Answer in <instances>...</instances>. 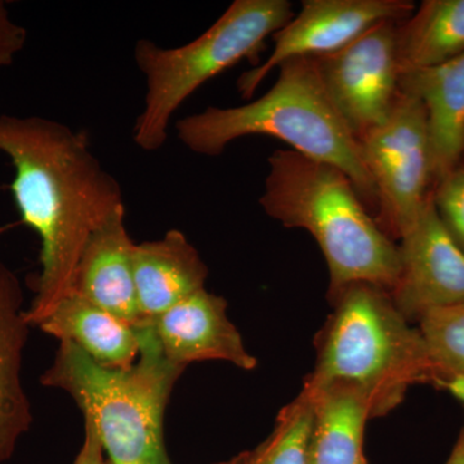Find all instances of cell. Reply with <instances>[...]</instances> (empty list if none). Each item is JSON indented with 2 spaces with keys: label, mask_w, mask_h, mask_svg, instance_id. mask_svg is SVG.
<instances>
[{
  "label": "cell",
  "mask_w": 464,
  "mask_h": 464,
  "mask_svg": "<svg viewBox=\"0 0 464 464\" xmlns=\"http://www.w3.org/2000/svg\"><path fill=\"white\" fill-rule=\"evenodd\" d=\"M259 204L285 227L313 235L328 265V293L353 283L390 293L398 282L399 244L382 230L340 168L277 150L268 158Z\"/></svg>",
  "instance_id": "obj_2"
},
{
  "label": "cell",
  "mask_w": 464,
  "mask_h": 464,
  "mask_svg": "<svg viewBox=\"0 0 464 464\" xmlns=\"http://www.w3.org/2000/svg\"><path fill=\"white\" fill-rule=\"evenodd\" d=\"M27 32L11 18L7 5L0 0V69L14 65V58L25 47Z\"/></svg>",
  "instance_id": "obj_22"
},
{
  "label": "cell",
  "mask_w": 464,
  "mask_h": 464,
  "mask_svg": "<svg viewBox=\"0 0 464 464\" xmlns=\"http://www.w3.org/2000/svg\"><path fill=\"white\" fill-rule=\"evenodd\" d=\"M398 24L383 21L340 51L313 57L329 99L357 141L387 121L398 100Z\"/></svg>",
  "instance_id": "obj_8"
},
{
  "label": "cell",
  "mask_w": 464,
  "mask_h": 464,
  "mask_svg": "<svg viewBox=\"0 0 464 464\" xmlns=\"http://www.w3.org/2000/svg\"><path fill=\"white\" fill-rule=\"evenodd\" d=\"M432 197L440 221L464 252V158L436 183Z\"/></svg>",
  "instance_id": "obj_21"
},
{
  "label": "cell",
  "mask_w": 464,
  "mask_h": 464,
  "mask_svg": "<svg viewBox=\"0 0 464 464\" xmlns=\"http://www.w3.org/2000/svg\"><path fill=\"white\" fill-rule=\"evenodd\" d=\"M304 387L313 393L315 404L310 464H368L365 426L374 420L368 396L347 383Z\"/></svg>",
  "instance_id": "obj_17"
},
{
  "label": "cell",
  "mask_w": 464,
  "mask_h": 464,
  "mask_svg": "<svg viewBox=\"0 0 464 464\" xmlns=\"http://www.w3.org/2000/svg\"><path fill=\"white\" fill-rule=\"evenodd\" d=\"M399 241L400 271L390 295L409 323L464 304V252L440 221L432 195Z\"/></svg>",
  "instance_id": "obj_10"
},
{
  "label": "cell",
  "mask_w": 464,
  "mask_h": 464,
  "mask_svg": "<svg viewBox=\"0 0 464 464\" xmlns=\"http://www.w3.org/2000/svg\"><path fill=\"white\" fill-rule=\"evenodd\" d=\"M333 311L316 335V364L304 383H347L364 392L374 418L404 401L415 384L431 383L433 364L418 326L387 290L353 283L328 293Z\"/></svg>",
  "instance_id": "obj_5"
},
{
  "label": "cell",
  "mask_w": 464,
  "mask_h": 464,
  "mask_svg": "<svg viewBox=\"0 0 464 464\" xmlns=\"http://www.w3.org/2000/svg\"><path fill=\"white\" fill-rule=\"evenodd\" d=\"M401 74L442 65L464 53V0H424L398 24Z\"/></svg>",
  "instance_id": "obj_18"
},
{
  "label": "cell",
  "mask_w": 464,
  "mask_h": 464,
  "mask_svg": "<svg viewBox=\"0 0 464 464\" xmlns=\"http://www.w3.org/2000/svg\"><path fill=\"white\" fill-rule=\"evenodd\" d=\"M140 355L130 368H106L69 341H61L43 386L63 391L102 442L110 464H172L164 417L185 368L167 359L149 323L137 326Z\"/></svg>",
  "instance_id": "obj_4"
},
{
  "label": "cell",
  "mask_w": 464,
  "mask_h": 464,
  "mask_svg": "<svg viewBox=\"0 0 464 464\" xmlns=\"http://www.w3.org/2000/svg\"><path fill=\"white\" fill-rule=\"evenodd\" d=\"M105 449L91 423L84 422V441L74 464H110L105 459Z\"/></svg>",
  "instance_id": "obj_23"
},
{
  "label": "cell",
  "mask_w": 464,
  "mask_h": 464,
  "mask_svg": "<svg viewBox=\"0 0 464 464\" xmlns=\"http://www.w3.org/2000/svg\"><path fill=\"white\" fill-rule=\"evenodd\" d=\"M444 464H464V424L458 435L456 444L451 449L447 462Z\"/></svg>",
  "instance_id": "obj_25"
},
{
  "label": "cell",
  "mask_w": 464,
  "mask_h": 464,
  "mask_svg": "<svg viewBox=\"0 0 464 464\" xmlns=\"http://www.w3.org/2000/svg\"><path fill=\"white\" fill-rule=\"evenodd\" d=\"M58 342L69 341L97 364L130 368L140 355L137 326L119 319L72 290L36 325Z\"/></svg>",
  "instance_id": "obj_16"
},
{
  "label": "cell",
  "mask_w": 464,
  "mask_h": 464,
  "mask_svg": "<svg viewBox=\"0 0 464 464\" xmlns=\"http://www.w3.org/2000/svg\"><path fill=\"white\" fill-rule=\"evenodd\" d=\"M417 326L435 369L432 381L440 375L464 378V304L430 311Z\"/></svg>",
  "instance_id": "obj_20"
},
{
  "label": "cell",
  "mask_w": 464,
  "mask_h": 464,
  "mask_svg": "<svg viewBox=\"0 0 464 464\" xmlns=\"http://www.w3.org/2000/svg\"><path fill=\"white\" fill-rule=\"evenodd\" d=\"M17 275L0 259V464L30 431L33 409L23 383V360L32 325Z\"/></svg>",
  "instance_id": "obj_13"
},
{
  "label": "cell",
  "mask_w": 464,
  "mask_h": 464,
  "mask_svg": "<svg viewBox=\"0 0 464 464\" xmlns=\"http://www.w3.org/2000/svg\"><path fill=\"white\" fill-rule=\"evenodd\" d=\"M177 137L195 154L217 157L246 136H268L304 157L346 173L374 218L377 192L362 148L342 121L317 74L313 57H293L279 66V78L259 99L237 108H207L179 119Z\"/></svg>",
  "instance_id": "obj_3"
},
{
  "label": "cell",
  "mask_w": 464,
  "mask_h": 464,
  "mask_svg": "<svg viewBox=\"0 0 464 464\" xmlns=\"http://www.w3.org/2000/svg\"><path fill=\"white\" fill-rule=\"evenodd\" d=\"M359 143L377 192L375 221L391 239L400 240L422 215L435 186L422 101L400 91L387 121Z\"/></svg>",
  "instance_id": "obj_7"
},
{
  "label": "cell",
  "mask_w": 464,
  "mask_h": 464,
  "mask_svg": "<svg viewBox=\"0 0 464 464\" xmlns=\"http://www.w3.org/2000/svg\"><path fill=\"white\" fill-rule=\"evenodd\" d=\"M414 11L409 0H304L299 14L274 34L273 53L237 79V91L250 100L266 76L286 60L340 51L377 24L400 23Z\"/></svg>",
  "instance_id": "obj_9"
},
{
  "label": "cell",
  "mask_w": 464,
  "mask_h": 464,
  "mask_svg": "<svg viewBox=\"0 0 464 464\" xmlns=\"http://www.w3.org/2000/svg\"><path fill=\"white\" fill-rule=\"evenodd\" d=\"M215 464H246V451L239 454V456L232 458L230 460H225V462Z\"/></svg>",
  "instance_id": "obj_26"
},
{
  "label": "cell",
  "mask_w": 464,
  "mask_h": 464,
  "mask_svg": "<svg viewBox=\"0 0 464 464\" xmlns=\"http://www.w3.org/2000/svg\"><path fill=\"white\" fill-rule=\"evenodd\" d=\"M134 246L125 225V208L92 232L78 265L72 290L134 326L142 317L133 274Z\"/></svg>",
  "instance_id": "obj_12"
},
{
  "label": "cell",
  "mask_w": 464,
  "mask_h": 464,
  "mask_svg": "<svg viewBox=\"0 0 464 464\" xmlns=\"http://www.w3.org/2000/svg\"><path fill=\"white\" fill-rule=\"evenodd\" d=\"M133 274L146 323L206 288L208 267L186 235L173 228L161 239L134 246Z\"/></svg>",
  "instance_id": "obj_14"
},
{
  "label": "cell",
  "mask_w": 464,
  "mask_h": 464,
  "mask_svg": "<svg viewBox=\"0 0 464 464\" xmlns=\"http://www.w3.org/2000/svg\"><path fill=\"white\" fill-rule=\"evenodd\" d=\"M0 152L14 168L11 191L21 219L41 240V273L26 310L36 326L72 292L88 237L125 208L123 190L87 132L52 119L0 115Z\"/></svg>",
  "instance_id": "obj_1"
},
{
  "label": "cell",
  "mask_w": 464,
  "mask_h": 464,
  "mask_svg": "<svg viewBox=\"0 0 464 464\" xmlns=\"http://www.w3.org/2000/svg\"><path fill=\"white\" fill-rule=\"evenodd\" d=\"M293 17L288 0H235L206 33L181 47L164 48L140 39L134 45V63L145 76L146 94L133 127V142L148 152L163 148L182 103L225 70L257 58L266 39Z\"/></svg>",
  "instance_id": "obj_6"
},
{
  "label": "cell",
  "mask_w": 464,
  "mask_h": 464,
  "mask_svg": "<svg viewBox=\"0 0 464 464\" xmlns=\"http://www.w3.org/2000/svg\"><path fill=\"white\" fill-rule=\"evenodd\" d=\"M400 91L418 97L427 110L436 185L464 157V53L431 69L404 72Z\"/></svg>",
  "instance_id": "obj_15"
},
{
  "label": "cell",
  "mask_w": 464,
  "mask_h": 464,
  "mask_svg": "<svg viewBox=\"0 0 464 464\" xmlns=\"http://www.w3.org/2000/svg\"><path fill=\"white\" fill-rule=\"evenodd\" d=\"M164 355L173 364L224 362L253 371L258 362L246 350L227 314V302L206 288L150 320Z\"/></svg>",
  "instance_id": "obj_11"
},
{
  "label": "cell",
  "mask_w": 464,
  "mask_h": 464,
  "mask_svg": "<svg viewBox=\"0 0 464 464\" xmlns=\"http://www.w3.org/2000/svg\"><path fill=\"white\" fill-rule=\"evenodd\" d=\"M464 158V157H463Z\"/></svg>",
  "instance_id": "obj_27"
},
{
  "label": "cell",
  "mask_w": 464,
  "mask_h": 464,
  "mask_svg": "<svg viewBox=\"0 0 464 464\" xmlns=\"http://www.w3.org/2000/svg\"><path fill=\"white\" fill-rule=\"evenodd\" d=\"M431 386L450 393L454 399L464 405V378L457 375H440L432 381Z\"/></svg>",
  "instance_id": "obj_24"
},
{
  "label": "cell",
  "mask_w": 464,
  "mask_h": 464,
  "mask_svg": "<svg viewBox=\"0 0 464 464\" xmlns=\"http://www.w3.org/2000/svg\"><path fill=\"white\" fill-rule=\"evenodd\" d=\"M314 414L313 393L302 387L297 398L280 411L270 436L255 450L246 451V464H310Z\"/></svg>",
  "instance_id": "obj_19"
}]
</instances>
